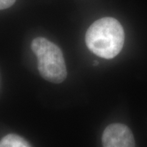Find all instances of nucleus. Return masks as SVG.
<instances>
[{"mask_svg": "<svg viewBox=\"0 0 147 147\" xmlns=\"http://www.w3.org/2000/svg\"><path fill=\"white\" fill-rule=\"evenodd\" d=\"M124 30L113 17H103L92 23L85 35L86 45L99 57L112 59L120 53L124 43Z\"/></svg>", "mask_w": 147, "mask_h": 147, "instance_id": "obj_1", "label": "nucleus"}, {"mask_svg": "<svg viewBox=\"0 0 147 147\" xmlns=\"http://www.w3.org/2000/svg\"><path fill=\"white\" fill-rule=\"evenodd\" d=\"M31 49L38 59V69L42 78L53 84H61L67 76L63 53L60 47L43 37L35 38Z\"/></svg>", "mask_w": 147, "mask_h": 147, "instance_id": "obj_2", "label": "nucleus"}, {"mask_svg": "<svg viewBox=\"0 0 147 147\" xmlns=\"http://www.w3.org/2000/svg\"><path fill=\"white\" fill-rule=\"evenodd\" d=\"M103 147H135V140L129 127L113 123L105 127L102 134Z\"/></svg>", "mask_w": 147, "mask_h": 147, "instance_id": "obj_3", "label": "nucleus"}, {"mask_svg": "<svg viewBox=\"0 0 147 147\" xmlns=\"http://www.w3.org/2000/svg\"><path fill=\"white\" fill-rule=\"evenodd\" d=\"M0 147H31L28 142L18 135L8 134L0 140Z\"/></svg>", "mask_w": 147, "mask_h": 147, "instance_id": "obj_4", "label": "nucleus"}, {"mask_svg": "<svg viewBox=\"0 0 147 147\" xmlns=\"http://www.w3.org/2000/svg\"><path fill=\"white\" fill-rule=\"evenodd\" d=\"M16 0H0V10L7 9L15 3Z\"/></svg>", "mask_w": 147, "mask_h": 147, "instance_id": "obj_5", "label": "nucleus"}, {"mask_svg": "<svg viewBox=\"0 0 147 147\" xmlns=\"http://www.w3.org/2000/svg\"><path fill=\"white\" fill-rule=\"evenodd\" d=\"M94 65H98V62H96V61H95V62H94Z\"/></svg>", "mask_w": 147, "mask_h": 147, "instance_id": "obj_6", "label": "nucleus"}]
</instances>
